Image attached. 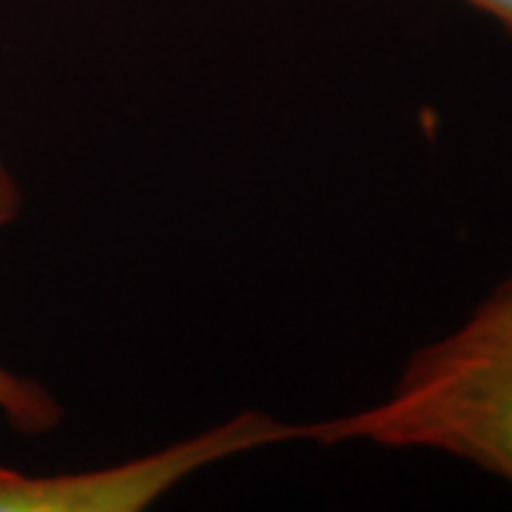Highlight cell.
I'll return each mask as SVG.
<instances>
[{"label": "cell", "instance_id": "6da1fadb", "mask_svg": "<svg viewBox=\"0 0 512 512\" xmlns=\"http://www.w3.org/2000/svg\"><path fill=\"white\" fill-rule=\"evenodd\" d=\"M305 441L467 461L512 487V291L498 285L456 330L421 345L379 402L311 421Z\"/></svg>", "mask_w": 512, "mask_h": 512}, {"label": "cell", "instance_id": "7a4b0ae2", "mask_svg": "<svg viewBox=\"0 0 512 512\" xmlns=\"http://www.w3.org/2000/svg\"><path fill=\"white\" fill-rule=\"evenodd\" d=\"M305 430L308 424H291L265 410H239L146 456L103 467L23 473L0 464V512H146L208 467L305 441Z\"/></svg>", "mask_w": 512, "mask_h": 512}, {"label": "cell", "instance_id": "3957f363", "mask_svg": "<svg viewBox=\"0 0 512 512\" xmlns=\"http://www.w3.org/2000/svg\"><path fill=\"white\" fill-rule=\"evenodd\" d=\"M23 185L15 168L0 151V228L12 225L23 214ZM0 419L18 436L40 439L55 433L66 419V407L43 382L0 365Z\"/></svg>", "mask_w": 512, "mask_h": 512}, {"label": "cell", "instance_id": "277c9868", "mask_svg": "<svg viewBox=\"0 0 512 512\" xmlns=\"http://www.w3.org/2000/svg\"><path fill=\"white\" fill-rule=\"evenodd\" d=\"M458 3H467V6L478 9L481 15L493 18L512 37V0H458Z\"/></svg>", "mask_w": 512, "mask_h": 512}, {"label": "cell", "instance_id": "5b68a950", "mask_svg": "<svg viewBox=\"0 0 512 512\" xmlns=\"http://www.w3.org/2000/svg\"><path fill=\"white\" fill-rule=\"evenodd\" d=\"M501 285H504V288H510V291H512V276H510V279H504Z\"/></svg>", "mask_w": 512, "mask_h": 512}]
</instances>
